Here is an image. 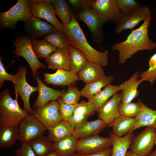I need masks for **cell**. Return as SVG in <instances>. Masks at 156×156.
<instances>
[{
	"label": "cell",
	"mask_w": 156,
	"mask_h": 156,
	"mask_svg": "<svg viewBox=\"0 0 156 156\" xmlns=\"http://www.w3.org/2000/svg\"><path fill=\"white\" fill-rule=\"evenodd\" d=\"M31 114L37 118L49 131L62 120L57 101H51L36 108L32 110Z\"/></svg>",
	"instance_id": "9"
},
{
	"label": "cell",
	"mask_w": 156,
	"mask_h": 156,
	"mask_svg": "<svg viewBox=\"0 0 156 156\" xmlns=\"http://www.w3.org/2000/svg\"><path fill=\"white\" fill-rule=\"evenodd\" d=\"M111 138H103L99 135L77 139L76 149L77 152L82 153H94L112 146Z\"/></svg>",
	"instance_id": "12"
},
{
	"label": "cell",
	"mask_w": 156,
	"mask_h": 156,
	"mask_svg": "<svg viewBox=\"0 0 156 156\" xmlns=\"http://www.w3.org/2000/svg\"><path fill=\"white\" fill-rule=\"evenodd\" d=\"M120 12L125 14H131L140 8L142 5L135 0H117Z\"/></svg>",
	"instance_id": "39"
},
{
	"label": "cell",
	"mask_w": 156,
	"mask_h": 156,
	"mask_svg": "<svg viewBox=\"0 0 156 156\" xmlns=\"http://www.w3.org/2000/svg\"><path fill=\"white\" fill-rule=\"evenodd\" d=\"M77 139L73 135L54 143V151L61 156H72L76 152Z\"/></svg>",
	"instance_id": "32"
},
{
	"label": "cell",
	"mask_w": 156,
	"mask_h": 156,
	"mask_svg": "<svg viewBox=\"0 0 156 156\" xmlns=\"http://www.w3.org/2000/svg\"><path fill=\"white\" fill-rule=\"evenodd\" d=\"M95 111L92 104L83 101L77 104L74 110L73 114L81 115L88 118L94 114Z\"/></svg>",
	"instance_id": "41"
},
{
	"label": "cell",
	"mask_w": 156,
	"mask_h": 156,
	"mask_svg": "<svg viewBox=\"0 0 156 156\" xmlns=\"http://www.w3.org/2000/svg\"><path fill=\"white\" fill-rule=\"evenodd\" d=\"M18 140L23 142H29L43 135L46 129L42 124L32 114H29L18 125Z\"/></svg>",
	"instance_id": "8"
},
{
	"label": "cell",
	"mask_w": 156,
	"mask_h": 156,
	"mask_svg": "<svg viewBox=\"0 0 156 156\" xmlns=\"http://www.w3.org/2000/svg\"><path fill=\"white\" fill-rule=\"evenodd\" d=\"M62 31L66 36L70 45L78 49L89 62L102 67L108 64L109 51L100 52L95 49L88 42L77 21L74 16L68 24L62 23Z\"/></svg>",
	"instance_id": "2"
},
{
	"label": "cell",
	"mask_w": 156,
	"mask_h": 156,
	"mask_svg": "<svg viewBox=\"0 0 156 156\" xmlns=\"http://www.w3.org/2000/svg\"><path fill=\"white\" fill-rule=\"evenodd\" d=\"M49 68L53 70L60 69L70 70L69 51L68 48H57L45 60Z\"/></svg>",
	"instance_id": "19"
},
{
	"label": "cell",
	"mask_w": 156,
	"mask_h": 156,
	"mask_svg": "<svg viewBox=\"0 0 156 156\" xmlns=\"http://www.w3.org/2000/svg\"><path fill=\"white\" fill-rule=\"evenodd\" d=\"M112 151V148L109 147L92 153L85 154L76 152L72 156H111Z\"/></svg>",
	"instance_id": "46"
},
{
	"label": "cell",
	"mask_w": 156,
	"mask_h": 156,
	"mask_svg": "<svg viewBox=\"0 0 156 156\" xmlns=\"http://www.w3.org/2000/svg\"><path fill=\"white\" fill-rule=\"evenodd\" d=\"M88 117L81 115L73 114L68 122L73 130H77L88 121Z\"/></svg>",
	"instance_id": "44"
},
{
	"label": "cell",
	"mask_w": 156,
	"mask_h": 156,
	"mask_svg": "<svg viewBox=\"0 0 156 156\" xmlns=\"http://www.w3.org/2000/svg\"><path fill=\"white\" fill-rule=\"evenodd\" d=\"M25 22V29L30 38L44 37V36L51 33L55 29L49 22L33 16Z\"/></svg>",
	"instance_id": "17"
},
{
	"label": "cell",
	"mask_w": 156,
	"mask_h": 156,
	"mask_svg": "<svg viewBox=\"0 0 156 156\" xmlns=\"http://www.w3.org/2000/svg\"><path fill=\"white\" fill-rule=\"evenodd\" d=\"M156 129L147 127L134 138L130 150L140 156H147L151 153L155 145Z\"/></svg>",
	"instance_id": "11"
},
{
	"label": "cell",
	"mask_w": 156,
	"mask_h": 156,
	"mask_svg": "<svg viewBox=\"0 0 156 156\" xmlns=\"http://www.w3.org/2000/svg\"><path fill=\"white\" fill-rule=\"evenodd\" d=\"M110 137L112 143L111 156H125L127 151L130 147L135 137L134 134L133 132L120 138L110 132Z\"/></svg>",
	"instance_id": "25"
},
{
	"label": "cell",
	"mask_w": 156,
	"mask_h": 156,
	"mask_svg": "<svg viewBox=\"0 0 156 156\" xmlns=\"http://www.w3.org/2000/svg\"><path fill=\"white\" fill-rule=\"evenodd\" d=\"M2 58L0 57V87L1 88L6 81H11L13 84L16 82L18 77L19 72L18 71L14 74H10L8 73L4 67L2 61Z\"/></svg>",
	"instance_id": "42"
},
{
	"label": "cell",
	"mask_w": 156,
	"mask_h": 156,
	"mask_svg": "<svg viewBox=\"0 0 156 156\" xmlns=\"http://www.w3.org/2000/svg\"><path fill=\"white\" fill-rule=\"evenodd\" d=\"M140 74V72L136 71L129 79L120 85L121 91V103L131 102L139 96L138 88L141 83L138 79Z\"/></svg>",
	"instance_id": "20"
},
{
	"label": "cell",
	"mask_w": 156,
	"mask_h": 156,
	"mask_svg": "<svg viewBox=\"0 0 156 156\" xmlns=\"http://www.w3.org/2000/svg\"><path fill=\"white\" fill-rule=\"evenodd\" d=\"M135 118L119 115L111 123L107 125L112 128V133L118 137H121L129 133L132 129Z\"/></svg>",
	"instance_id": "24"
},
{
	"label": "cell",
	"mask_w": 156,
	"mask_h": 156,
	"mask_svg": "<svg viewBox=\"0 0 156 156\" xmlns=\"http://www.w3.org/2000/svg\"><path fill=\"white\" fill-rule=\"evenodd\" d=\"M120 90V85L114 86L110 84L97 94L88 99V101L93 105L97 112L111 97Z\"/></svg>",
	"instance_id": "26"
},
{
	"label": "cell",
	"mask_w": 156,
	"mask_h": 156,
	"mask_svg": "<svg viewBox=\"0 0 156 156\" xmlns=\"http://www.w3.org/2000/svg\"><path fill=\"white\" fill-rule=\"evenodd\" d=\"M121 101V92L117 93L106 102L97 111L99 118L107 125L120 115L119 107Z\"/></svg>",
	"instance_id": "15"
},
{
	"label": "cell",
	"mask_w": 156,
	"mask_h": 156,
	"mask_svg": "<svg viewBox=\"0 0 156 156\" xmlns=\"http://www.w3.org/2000/svg\"><path fill=\"white\" fill-rule=\"evenodd\" d=\"M44 40L56 46L57 48H68L70 45L68 39L63 31L54 29L44 37Z\"/></svg>",
	"instance_id": "35"
},
{
	"label": "cell",
	"mask_w": 156,
	"mask_h": 156,
	"mask_svg": "<svg viewBox=\"0 0 156 156\" xmlns=\"http://www.w3.org/2000/svg\"><path fill=\"white\" fill-rule=\"evenodd\" d=\"M149 8L146 5L142 6L134 12L129 14L120 13L114 23V32L118 34L128 29H132L141 21L151 16Z\"/></svg>",
	"instance_id": "7"
},
{
	"label": "cell",
	"mask_w": 156,
	"mask_h": 156,
	"mask_svg": "<svg viewBox=\"0 0 156 156\" xmlns=\"http://www.w3.org/2000/svg\"><path fill=\"white\" fill-rule=\"evenodd\" d=\"M73 8L78 12L86 8H91L93 0H68L67 1Z\"/></svg>",
	"instance_id": "43"
},
{
	"label": "cell",
	"mask_w": 156,
	"mask_h": 156,
	"mask_svg": "<svg viewBox=\"0 0 156 156\" xmlns=\"http://www.w3.org/2000/svg\"><path fill=\"white\" fill-rule=\"evenodd\" d=\"M155 145H156V132L155 135Z\"/></svg>",
	"instance_id": "50"
},
{
	"label": "cell",
	"mask_w": 156,
	"mask_h": 156,
	"mask_svg": "<svg viewBox=\"0 0 156 156\" xmlns=\"http://www.w3.org/2000/svg\"><path fill=\"white\" fill-rule=\"evenodd\" d=\"M19 74L16 82L14 84L15 94L20 96L23 100L24 109L31 114L32 110L30 106L29 98L31 94L38 91V87L30 85L26 79L27 68L24 66H20L18 71Z\"/></svg>",
	"instance_id": "13"
},
{
	"label": "cell",
	"mask_w": 156,
	"mask_h": 156,
	"mask_svg": "<svg viewBox=\"0 0 156 156\" xmlns=\"http://www.w3.org/2000/svg\"><path fill=\"white\" fill-rule=\"evenodd\" d=\"M91 8L105 23H114L120 13L117 0H93Z\"/></svg>",
	"instance_id": "14"
},
{
	"label": "cell",
	"mask_w": 156,
	"mask_h": 156,
	"mask_svg": "<svg viewBox=\"0 0 156 156\" xmlns=\"http://www.w3.org/2000/svg\"><path fill=\"white\" fill-rule=\"evenodd\" d=\"M149 156H156V149L154 152L151 153Z\"/></svg>",
	"instance_id": "49"
},
{
	"label": "cell",
	"mask_w": 156,
	"mask_h": 156,
	"mask_svg": "<svg viewBox=\"0 0 156 156\" xmlns=\"http://www.w3.org/2000/svg\"><path fill=\"white\" fill-rule=\"evenodd\" d=\"M34 77L37 83L39 94L36 100L32 106L33 108H36L50 101H56L65 91L64 90L60 91L47 86L40 78L38 72Z\"/></svg>",
	"instance_id": "16"
},
{
	"label": "cell",
	"mask_w": 156,
	"mask_h": 156,
	"mask_svg": "<svg viewBox=\"0 0 156 156\" xmlns=\"http://www.w3.org/2000/svg\"><path fill=\"white\" fill-rule=\"evenodd\" d=\"M125 156H140L130 150L127 152Z\"/></svg>",
	"instance_id": "47"
},
{
	"label": "cell",
	"mask_w": 156,
	"mask_h": 156,
	"mask_svg": "<svg viewBox=\"0 0 156 156\" xmlns=\"http://www.w3.org/2000/svg\"><path fill=\"white\" fill-rule=\"evenodd\" d=\"M148 63V69L140 73L139 80L141 83L145 81L152 84L156 81V52L150 57Z\"/></svg>",
	"instance_id": "36"
},
{
	"label": "cell",
	"mask_w": 156,
	"mask_h": 156,
	"mask_svg": "<svg viewBox=\"0 0 156 156\" xmlns=\"http://www.w3.org/2000/svg\"><path fill=\"white\" fill-rule=\"evenodd\" d=\"M114 80L113 76L109 75L98 80L86 83L80 91L81 96L88 99L99 93L103 88L111 84Z\"/></svg>",
	"instance_id": "27"
},
{
	"label": "cell",
	"mask_w": 156,
	"mask_h": 156,
	"mask_svg": "<svg viewBox=\"0 0 156 156\" xmlns=\"http://www.w3.org/2000/svg\"><path fill=\"white\" fill-rule=\"evenodd\" d=\"M70 71L77 75L82 67L88 62L83 54L77 48L70 45Z\"/></svg>",
	"instance_id": "33"
},
{
	"label": "cell",
	"mask_w": 156,
	"mask_h": 156,
	"mask_svg": "<svg viewBox=\"0 0 156 156\" xmlns=\"http://www.w3.org/2000/svg\"><path fill=\"white\" fill-rule=\"evenodd\" d=\"M14 153L16 156H37L28 142L22 143L21 147Z\"/></svg>",
	"instance_id": "45"
},
{
	"label": "cell",
	"mask_w": 156,
	"mask_h": 156,
	"mask_svg": "<svg viewBox=\"0 0 156 156\" xmlns=\"http://www.w3.org/2000/svg\"><path fill=\"white\" fill-rule=\"evenodd\" d=\"M30 39L33 50L38 58H46L57 49L56 46L44 39L38 40L36 38Z\"/></svg>",
	"instance_id": "34"
},
{
	"label": "cell",
	"mask_w": 156,
	"mask_h": 156,
	"mask_svg": "<svg viewBox=\"0 0 156 156\" xmlns=\"http://www.w3.org/2000/svg\"><path fill=\"white\" fill-rule=\"evenodd\" d=\"M44 81L48 84L60 86L74 84L79 79L77 75L70 70L60 69L54 73H43Z\"/></svg>",
	"instance_id": "18"
},
{
	"label": "cell",
	"mask_w": 156,
	"mask_h": 156,
	"mask_svg": "<svg viewBox=\"0 0 156 156\" xmlns=\"http://www.w3.org/2000/svg\"><path fill=\"white\" fill-rule=\"evenodd\" d=\"M102 67L99 64L88 61L78 73L79 79L88 83L105 77L106 76Z\"/></svg>",
	"instance_id": "22"
},
{
	"label": "cell",
	"mask_w": 156,
	"mask_h": 156,
	"mask_svg": "<svg viewBox=\"0 0 156 156\" xmlns=\"http://www.w3.org/2000/svg\"><path fill=\"white\" fill-rule=\"evenodd\" d=\"M47 156H61L55 151L51 152Z\"/></svg>",
	"instance_id": "48"
},
{
	"label": "cell",
	"mask_w": 156,
	"mask_h": 156,
	"mask_svg": "<svg viewBox=\"0 0 156 156\" xmlns=\"http://www.w3.org/2000/svg\"><path fill=\"white\" fill-rule=\"evenodd\" d=\"M16 48L13 53L17 57H23L28 62L34 77L40 68H45L46 65L40 62L36 56L29 37L21 36L15 38L13 42Z\"/></svg>",
	"instance_id": "5"
},
{
	"label": "cell",
	"mask_w": 156,
	"mask_h": 156,
	"mask_svg": "<svg viewBox=\"0 0 156 156\" xmlns=\"http://www.w3.org/2000/svg\"><path fill=\"white\" fill-rule=\"evenodd\" d=\"M62 120L68 122L73 114L74 110L77 105H70L63 102L60 97L57 100Z\"/></svg>",
	"instance_id": "40"
},
{
	"label": "cell",
	"mask_w": 156,
	"mask_h": 156,
	"mask_svg": "<svg viewBox=\"0 0 156 156\" xmlns=\"http://www.w3.org/2000/svg\"><path fill=\"white\" fill-rule=\"evenodd\" d=\"M29 143L37 156H47L54 151V143L43 135Z\"/></svg>",
	"instance_id": "31"
},
{
	"label": "cell",
	"mask_w": 156,
	"mask_h": 156,
	"mask_svg": "<svg viewBox=\"0 0 156 156\" xmlns=\"http://www.w3.org/2000/svg\"><path fill=\"white\" fill-rule=\"evenodd\" d=\"M68 86V90L64 91L60 97L62 100L69 104H77L81 96V91L74 84Z\"/></svg>",
	"instance_id": "37"
},
{
	"label": "cell",
	"mask_w": 156,
	"mask_h": 156,
	"mask_svg": "<svg viewBox=\"0 0 156 156\" xmlns=\"http://www.w3.org/2000/svg\"><path fill=\"white\" fill-rule=\"evenodd\" d=\"M73 130L68 122L61 120L49 130L48 137L53 142H56L72 135Z\"/></svg>",
	"instance_id": "29"
},
{
	"label": "cell",
	"mask_w": 156,
	"mask_h": 156,
	"mask_svg": "<svg viewBox=\"0 0 156 156\" xmlns=\"http://www.w3.org/2000/svg\"><path fill=\"white\" fill-rule=\"evenodd\" d=\"M54 7L56 14L62 23H70L74 16L73 12L67 1L64 0H46Z\"/></svg>",
	"instance_id": "30"
},
{
	"label": "cell",
	"mask_w": 156,
	"mask_h": 156,
	"mask_svg": "<svg viewBox=\"0 0 156 156\" xmlns=\"http://www.w3.org/2000/svg\"><path fill=\"white\" fill-rule=\"evenodd\" d=\"M29 6L33 16L45 20L55 29L62 31V23L57 18L54 7L50 3L46 0H30Z\"/></svg>",
	"instance_id": "10"
},
{
	"label": "cell",
	"mask_w": 156,
	"mask_h": 156,
	"mask_svg": "<svg viewBox=\"0 0 156 156\" xmlns=\"http://www.w3.org/2000/svg\"><path fill=\"white\" fill-rule=\"evenodd\" d=\"M18 126H9L0 129V148L3 149L11 147L19 139Z\"/></svg>",
	"instance_id": "28"
},
{
	"label": "cell",
	"mask_w": 156,
	"mask_h": 156,
	"mask_svg": "<svg viewBox=\"0 0 156 156\" xmlns=\"http://www.w3.org/2000/svg\"><path fill=\"white\" fill-rule=\"evenodd\" d=\"M106 126L104 122L99 118L92 121H88L79 129L73 130L72 135L79 139L99 135Z\"/></svg>",
	"instance_id": "23"
},
{
	"label": "cell",
	"mask_w": 156,
	"mask_h": 156,
	"mask_svg": "<svg viewBox=\"0 0 156 156\" xmlns=\"http://www.w3.org/2000/svg\"><path fill=\"white\" fill-rule=\"evenodd\" d=\"M13 99L8 89L1 93L0 96V128L18 125L29 113L21 108L18 101V96Z\"/></svg>",
	"instance_id": "3"
},
{
	"label": "cell",
	"mask_w": 156,
	"mask_h": 156,
	"mask_svg": "<svg viewBox=\"0 0 156 156\" xmlns=\"http://www.w3.org/2000/svg\"><path fill=\"white\" fill-rule=\"evenodd\" d=\"M77 17L87 26L94 42L99 44L103 41V26L105 22L92 8L85 9L77 13Z\"/></svg>",
	"instance_id": "6"
},
{
	"label": "cell",
	"mask_w": 156,
	"mask_h": 156,
	"mask_svg": "<svg viewBox=\"0 0 156 156\" xmlns=\"http://www.w3.org/2000/svg\"><path fill=\"white\" fill-rule=\"evenodd\" d=\"M140 106L139 102L133 103L132 102L126 103H121L119 107L120 115L136 117L140 112Z\"/></svg>",
	"instance_id": "38"
},
{
	"label": "cell",
	"mask_w": 156,
	"mask_h": 156,
	"mask_svg": "<svg viewBox=\"0 0 156 156\" xmlns=\"http://www.w3.org/2000/svg\"><path fill=\"white\" fill-rule=\"evenodd\" d=\"M151 16L143 21L138 28L132 30L125 40L112 46V49L119 53L118 61L123 64L138 51H151L156 48V42L150 39L148 28L151 23Z\"/></svg>",
	"instance_id": "1"
},
{
	"label": "cell",
	"mask_w": 156,
	"mask_h": 156,
	"mask_svg": "<svg viewBox=\"0 0 156 156\" xmlns=\"http://www.w3.org/2000/svg\"><path fill=\"white\" fill-rule=\"evenodd\" d=\"M33 17L29 0H18L8 10L0 13V25L3 28H14L19 21H27Z\"/></svg>",
	"instance_id": "4"
},
{
	"label": "cell",
	"mask_w": 156,
	"mask_h": 156,
	"mask_svg": "<svg viewBox=\"0 0 156 156\" xmlns=\"http://www.w3.org/2000/svg\"><path fill=\"white\" fill-rule=\"evenodd\" d=\"M138 101L140 106V110L135 118L133 127L129 133L144 126L151 127L156 129V110L151 109L146 105L140 100Z\"/></svg>",
	"instance_id": "21"
}]
</instances>
